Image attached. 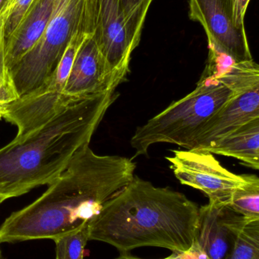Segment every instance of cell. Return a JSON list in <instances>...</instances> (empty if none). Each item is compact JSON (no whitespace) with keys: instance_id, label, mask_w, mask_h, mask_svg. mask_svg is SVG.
I'll return each mask as SVG.
<instances>
[{"instance_id":"1","label":"cell","mask_w":259,"mask_h":259,"mask_svg":"<svg viewBox=\"0 0 259 259\" xmlns=\"http://www.w3.org/2000/svg\"><path fill=\"white\" fill-rule=\"evenodd\" d=\"M135 168L130 158L98 155L85 145L42 196L4 221L0 244L54 240L76 231L132 181Z\"/></svg>"},{"instance_id":"2","label":"cell","mask_w":259,"mask_h":259,"mask_svg":"<svg viewBox=\"0 0 259 259\" xmlns=\"http://www.w3.org/2000/svg\"><path fill=\"white\" fill-rule=\"evenodd\" d=\"M199 207L185 195L134 176L88 223L89 241L107 243L120 253L164 248L193 253Z\"/></svg>"},{"instance_id":"3","label":"cell","mask_w":259,"mask_h":259,"mask_svg":"<svg viewBox=\"0 0 259 259\" xmlns=\"http://www.w3.org/2000/svg\"><path fill=\"white\" fill-rule=\"evenodd\" d=\"M117 98L115 91L88 96L1 148L0 205L56 181L76 153L89 144Z\"/></svg>"},{"instance_id":"4","label":"cell","mask_w":259,"mask_h":259,"mask_svg":"<svg viewBox=\"0 0 259 259\" xmlns=\"http://www.w3.org/2000/svg\"><path fill=\"white\" fill-rule=\"evenodd\" d=\"M236 94L217 79L202 75L193 92L137 128L130 141L135 157L147 155L157 143L188 149L199 130Z\"/></svg>"},{"instance_id":"5","label":"cell","mask_w":259,"mask_h":259,"mask_svg":"<svg viewBox=\"0 0 259 259\" xmlns=\"http://www.w3.org/2000/svg\"><path fill=\"white\" fill-rule=\"evenodd\" d=\"M92 33L89 0H55L51 18L36 45L9 71L20 97L41 87L79 31Z\"/></svg>"},{"instance_id":"6","label":"cell","mask_w":259,"mask_h":259,"mask_svg":"<svg viewBox=\"0 0 259 259\" xmlns=\"http://www.w3.org/2000/svg\"><path fill=\"white\" fill-rule=\"evenodd\" d=\"M90 34L83 30L78 32L51 76L41 87L20 97L8 108L4 118L16 126L17 136L38 128L69 106L64 97V89L76 55Z\"/></svg>"},{"instance_id":"7","label":"cell","mask_w":259,"mask_h":259,"mask_svg":"<svg viewBox=\"0 0 259 259\" xmlns=\"http://www.w3.org/2000/svg\"><path fill=\"white\" fill-rule=\"evenodd\" d=\"M89 5L92 36L106 63L109 89L115 91L126 79L138 46L119 0H89Z\"/></svg>"},{"instance_id":"8","label":"cell","mask_w":259,"mask_h":259,"mask_svg":"<svg viewBox=\"0 0 259 259\" xmlns=\"http://www.w3.org/2000/svg\"><path fill=\"white\" fill-rule=\"evenodd\" d=\"M172 152L173 156L166 158L176 179L203 192L209 202L228 205L234 190L244 183L245 175L227 170L210 152L190 149Z\"/></svg>"},{"instance_id":"9","label":"cell","mask_w":259,"mask_h":259,"mask_svg":"<svg viewBox=\"0 0 259 259\" xmlns=\"http://www.w3.org/2000/svg\"><path fill=\"white\" fill-rule=\"evenodd\" d=\"M234 0H190V18L203 27L208 46L236 62L253 60L245 28L236 25Z\"/></svg>"},{"instance_id":"10","label":"cell","mask_w":259,"mask_h":259,"mask_svg":"<svg viewBox=\"0 0 259 259\" xmlns=\"http://www.w3.org/2000/svg\"><path fill=\"white\" fill-rule=\"evenodd\" d=\"M244 220L225 204L209 202L199 207L193 252L205 259H225Z\"/></svg>"},{"instance_id":"11","label":"cell","mask_w":259,"mask_h":259,"mask_svg":"<svg viewBox=\"0 0 259 259\" xmlns=\"http://www.w3.org/2000/svg\"><path fill=\"white\" fill-rule=\"evenodd\" d=\"M259 118V87L236 94L207 121L189 146L190 150H202L217 139Z\"/></svg>"},{"instance_id":"12","label":"cell","mask_w":259,"mask_h":259,"mask_svg":"<svg viewBox=\"0 0 259 259\" xmlns=\"http://www.w3.org/2000/svg\"><path fill=\"white\" fill-rule=\"evenodd\" d=\"M106 91L114 90L109 89L106 63L91 33L76 55L64 89V97L70 106L88 96Z\"/></svg>"},{"instance_id":"13","label":"cell","mask_w":259,"mask_h":259,"mask_svg":"<svg viewBox=\"0 0 259 259\" xmlns=\"http://www.w3.org/2000/svg\"><path fill=\"white\" fill-rule=\"evenodd\" d=\"M55 0H35L19 25L5 42L9 71L36 45L47 27Z\"/></svg>"},{"instance_id":"14","label":"cell","mask_w":259,"mask_h":259,"mask_svg":"<svg viewBox=\"0 0 259 259\" xmlns=\"http://www.w3.org/2000/svg\"><path fill=\"white\" fill-rule=\"evenodd\" d=\"M199 151L232 157L240 160L244 165L258 170L259 118L240 126Z\"/></svg>"},{"instance_id":"15","label":"cell","mask_w":259,"mask_h":259,"mask_svg":"<svg viewBox=\"0 0 259 259\" xmlns=\"http://www.w3.org/2000/svg\"><path fill=\"white\" fill-rule=\"evenodd\" d=\"M228 206L248 219H259V179L255 175H245V181L231 196Z\"/></svg>"},{"instance_id":"16","label":"cell","mask_w":259,"mask_h":259,"mask_svg":"<svg viewBox=\"0 0 259 259\" xmlns=\"http://www.w3.org/2000/svg\"><path fill=\"white\" fill-rule=\"evenodd\" d=\"M225 259H259V219L245 218Z\"/></svg>"},{"instance_id":"17","label":"cell","mask_w":259,"mask_h":259,"mask_svg":"<svg viewBox=\"0 0 259 259\" xmlns=\"http://www.w3.org/2000/svg\"><path fill=\"white\" fill-rule=\"evenodd\" d=\"M88 222L68 234L55 239L56 259H84V252L89 241Z\"/></svg>"},{"instance_id":"18","label":"cell","mask_w":259,"mask_h":259,"mask_svg":"<svg viewBox=\"0 0 259 259\" xmlns=\"http://www.w3.org/2000/svg\"><path fill=\"white\" fill-rule=\"evenodd\" d=\"M134 42L138 46L146 15L154 0H119Z\"/></svg>"},{"instance_id":"19","label":"cell","mask_w":259,"mask_h":259,"mask_svg":"<svg viewBox=\"0 0 259 259\" xmlns=\"http://www.w3.org/2000/svg\"><path fill=\"white\" fill-rule=\"evenodd\" d=\"M35 0H13L4 19L5 40L8 39L19 25Z\"/></svg>"},{"instance_id":"20","label":"cell","mask_w":259,"mask_h":259,"mask_svg":"<svg viewBox=\"0 0 259 259\" xmlns=\"http://www.w3.org/2000/svg\"><path fill=\"white\" fill-rule=\"evenodd\" d=\"M20 95L11 77L0 74V119L4 118L8 108L19 99Z\"/></svg>"},{"instance_id":"21","label":"cell","mask_w":259,"mask_h":259,"mask_svg":"<svg viewBox=\"0 0 259 259\" xmlns=\"http://www.w3.org/2000/svg\"><path fill=\"white\" fill-rule=\"evenodd\" d=\"M250 0H234V18L236 25L245 28L244 18Z\"/></svg>"},{"instance_id":"22","label":"cell","mask_w":259,"mask_h":259,"mask_svg":"<svg viewBox=\"0 0 259 259\" xmlns=\"http://www.w3.org/2000/svg\"><path fill=\"white\" fill-rule=\"evenodd\" d=\"M4 21L0 19V74L3 77H11L6 67V55H5Z\"/></svg>"},{"instance_id":"23","label":"cell","mask_w":259,"mask_h":259,"mask_svg":"<svg viewBox=\"0 0 259 259\" xmlns=\"http://www.w3.org/2000/svg\"><path fill=\"white\" fill-rule=\"evenodd\" d=\"M184 255L182 254L174 253L173 252L170 256L167 257V258L162 259H184ZM114 259H145L138 258V257L133 256V255L129 254V252H126V253H121L118 257Z\"/></svg>"},{"instance_id":"24","label":"cell","mask_w":259,"mask_h":259,"mask_svg":"<svg viewBox=\"0 0 259 259\" xmlns=\"http://www.w3.org/2000/svg\"><path fill=\"white\" fill-rule=\"evenodd\" d=\"M13 0H0V19L4 21L6 14L9 12Z\"/></svg>"},{"instance_id":"25","label":"cell","mask_w":259,"mask_h":259,"mask_svg":"<svg viewBox=\"0 0 259 259\" xmlns=\"http://www.w3.org/2000/svg\"><path fill=\"white\" fill-rule=\"evenodd\" d=\"M0 259H6L5 258L4 255H2L1 256H0Z\"/></svg>"},{"instance_id":"26","label":"cell","mask_w":259,"mask_h":259,"mask_svg":"<svg viewBox=\"0 0 259 259\" xmlns=\"http://www.w3.org/2000/svg\"><path fill=\"white\" fill-rule=\"evenodd\" d=\"M3 255V252H2L1 249H0V255Z\"/></svg>"}]
</instances>
